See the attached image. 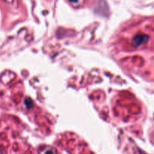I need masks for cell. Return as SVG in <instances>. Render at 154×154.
Segmentation results:
<instances>
[{
  "label": "cell",
  "mask_w": 154,
  "mask_h": 154,
  "mask_svg": "<svg viewBox=\"0 0 154 154\" xmlns=\"http://www.w3.org/2000/svg\"><path fill=\"white\" fill-rule=\"evenodd\" d=\"M148 39L149 36L147 35H136L134 38L133 41H132V44L135 46V48H138L139 46L146 43Z\"/></svg>",
  "instance_id": "1"
},
{
  "label": "cell",
  "mask_w": 154,
  "mask_h": 154,
  "mask_svg": "<svg viewBox=\"0 0 154 154\" xmlns=\"http://www.w3.org/2000/svg\"><path fill=\"white\" fill-rule=\"evenodd\" d=\"M25 103H26V107L27 108H32V105H33V103H32V100L30 99H26V102H25Z\"/></svg>",
  "instance_id": "2"
},
{
  "label": "cell",
  "mask_w": 154,
  "mask_h": 154,
  "mask_svg": "<svg viewBox=\"0 0 154 154\" xmlns=\"http://www.w3.org/2000/svg\"><path fill=\"white\" fill-rule=\"evenodd\" d=\"M45 154H55V153H54V152L53 151V150H48V151L45 152Z\"/></svg>",
  "instance_id": "3"
},
{
  "label": "cell",
  "mask_w": 154,
  "mask_h": 154,
  "mask_svg": "<svg viewBox=\"0 0 154 154\" xmlns=\"http://www.w3.org/2000/svg\"><path fill=\"white\" fill-rule=\"evenodd\" d=\"M69 1H70L71 2H72V3H77V2H78V0H69Z\"/></svg>",
  "instance_id": "4"
}]
</instances>
